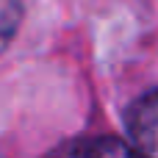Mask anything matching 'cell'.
<instances>
[{
	"label": "cell",
	"mask_w": 158,
	"mask_h": 158,
	"mask_svg": "<svg viewBox=\"0 0 158 158\" xmlns=\"http://www.w3.org/2000/svg\"><path fill=\"white\" fill-rule=\"evenodd\" d=\"M131 142L150 158H158V89L139 97L128 111Z\"/></svg>",
	"instance_id": "6da1fadb"
},
{
	"label": "cell",
	"mask_w": 158,
	"mask_h": 158,
	"mask_svg": "<svg viewBox=\"0 0 158 158\" xmlns=\"http://www.w3.org/2000/svg\"><path fill=\"white\" fill-rule=\"evenodd\" d=\"M19 17H22L19 0H0V53L14 39V33L19 28Z\"/></svg>",
	"instance_id": "3957f363"
},
{
	"label": "cell",
	"mask_w": 158,
	"mask_h": 158,
	"mask_svg": "<svg viewBox=\"0 0 158 158\" xmlns=\"http://www.w3.org/2000/svg\"><path fill=\"white\" fill-rule=\"evenodd\" d=\"M47 158H150L136 144H125L114 136H97V139H75L67 144H58Z\"/></svg>",
	"instance_id": "7a4b0ae2"
}]
</instances>
